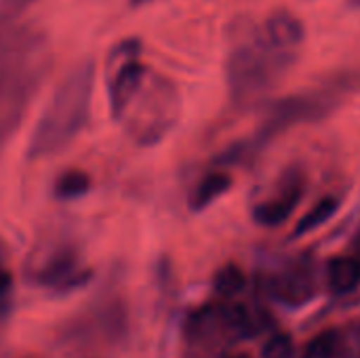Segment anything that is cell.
Masks as SVG:
<instances>
[{"instance_id": "obj_18", "label": "cell", "mask_w": 360, "mask_h": 358, "mask_svg": "<svg viewBox=\"0 0 360 358\" xmlns=\"http://www.w3.org/2000/svg\"><path fill=\"white\" fill-rule=\"evenodd\" d=\"M295 357V344L289 333L276 331L268 338V342L262 348V358H293Z\"/></svg>"}, {"instance_id": "obj_1", "label": "cell", "mask_w": 360, "mask_h": 358, "mask_svg": "<svg viewBox=\"0 0 360 358\" xmlns=\"http://www.w3.org/2000/svg\"><path fill=\"white\" fill-rule=\"evenodd\" d=\"M49 63L51 49L40 30L13 23L0 36V143L21 122Z\"/></svg>"}, {"instance_id": "obj_2", "label": "cell", "mask_w": 360, "mask_h": 358, "mask_svg": "<svg viewBox=\"0 0 360 358\" xmlns=\"http://www.w3.org/2000/svg\"><path fill=\"white\" fill-rule=\"evenodd\" d=\"M95 91V63L80 61L55 89L27 143L34 160L61 154L86 127Z\"/></svg>"}, {"instance_id": "obj_17", "label": "cell", "mask_w": 360, "mask_h": 358, "mask_svg": "<svg viewBox=\"0 0 360 358\" xmlns=\"http://www.w3.org/2000/svg\"><path fill=\"white\" fill-rule=\"evenodd\" d=\"M99 314H101V327H103V331L108 335H112L114 340H118L120 335L127 333V321H129V317H127V308H124V304L120 300H114V302L105 304L99 310Z\"/></svg>"}, {"instance_id": "obj_6", "label": "cell", "mask_w": 360, "mask_h": 358, "mask_svg": "<svg viewBox=\"0 0 360 358\" xmlns=\"http://www.w3.org/2000/svg\"><path fill=\"white\" fill-rule=\"evenodd\" d=\"M143 44L139 38L131 36L114 44L105 59V87L110 99V112L114 120H120L127 106L135 97L137 89L146 80L150 68L141 59Z\"/></svg>"}, {"instance_id": "obj_24", "label": "cell", "mask_w": 360, "mask_h": 358, "mask_svg": "<svg viewBox=\"0 0 360 358\" xmlns=\"http://www.w3.org/2000/svg\"><path fill=\"white\" fill-rule=\"evenodd\" d=\"M350 4H352V6H356V8H360V0H350Z\"/></svg>"}, {"instance_id": "obj_11", "label": "cell", "mask_w": 360, "mask_h": 358, "mask_svg": "<svg viewBox=\"0 0 360 358\" xmlns=\"http://www.w3.org/2000/svg\"><path fill=\"white\" fill-rule=\"evenodd\" d=\"M230 188H232V175L228 171H224V169L211 171L192 188V192L188 196V207L194 213H200L207 207H211L217 198H221Z\"/></svg>"}, {"instance_id": "obj_20", "label": "cell", "mask_w": 360, "mask_h": 358, "mask_svg": "<svg viewBox=\"0 0 360 358\" xmlns=\"http://www.w3.org/2000/svg\"><path fill=\"white\" fill-rule=\"evenodd\" d=\"M13 287H15L13 272L0 264V295H13Z\"/></svg>"}, {"instance_id": "obj_8", "label": "cell", "mask_w": 360, "mask_h": 358, "mask_svg": "<svg viewBox=\"0 0 360 358\" xmlns=\"http://www.w3.org/2000/svg\"><path fill=\"white\" fill-rule=\"evenodd\" d=\"M278 188L281 190L274 196L266 198L253 209V219L264 228H276L293 215V211L304 198V175L300 171H289L281 179Z\"/></svg>"}, {"instance_id": "obj_22", "label": "cell", "mask_w": 360, "mask_h": 358, "mask_svg": "<svg viewBox=\"0 0 360 358\" xmlns=\"http://www.w3.org/2000/svg\"><path fill=\"white\" fill-rule=\"evenodd\" d=\"M6 257H8V247H6V243L0 238V264H4Z\"/></svg>"}, {"instance_id": "obj_23", "label": "cell", "mask_w": 360, "mask_h": 358, "mask_svg": "<svg viewBox=\"0 0 360 358\" xmlns=\"http://www.w3.org/2000/svg\"><path fill=\"white\" fill-rule=\"evenodd\" d=\"M148 2H152V0H131L133 6H141V4H148Z\"/></svg>"}, {"instance_id": "obj_13", "label": "cell", "mask_w": 360, "mask_h": 358, "mask_svg": "<svg viewBox=\"0 0 360 358\" xmlns=\"http://www.w3.org/2000/svg\"><path fill=\"white\" fill-rule=\"evenodd\" d=\"M350 342L340 329H325L314 335L306 348L302 350V358H348Z\"/></svg>"}, {"instance_id": "obj_16", "label": "cell", "mask_w": 360, "mask_h": 358, "mask_svg": "<svg viewBox=\"0 0 360 358\" xmlns=\"http://www.w3.org/2000/svg\"><path fill=\"white\" fill-rule=\"evenodd\" d=\"M245 285L247 276L238 264H226L213 276V291L221 300H234L238 293H243Z\"/></svg>"}, {"instance_id": "obj_14", "label": "cell", "mask_w": 360, "mask_h": 358, "mask_svg": "<svg viewBox=\"0 0 360 358\" xmlns=\"http://www.w3.org/2000/svg\"><path fill=\"white\" fill-rule=\"evenodd\" d=\"M91 188H93V179H91V175L86 171H82V169H65L53 181V196L57 200L70 203V200H76V198L89 194Z\"/></svg>"}, {"instance_id": "obj_5", "label": "cell", "mask_w": 360, "mask_h": 358, "mask_svg": "<svg viewBox=\"0 0 360 358\" xmlns=\"http://www.w3.org/2000/svg\"><path fill=\"white\" fill-rule=\"evenodd\" d=\"M25 274L32 285L49 289L55 295L74 293L93 279V270L84 268L80 251L72 243H53L32 253Z\"/></svg>"}, {"instance_id": "obj_3", "label": "cell", "mask_w": 360, "mask_h": 358, "mask_svg": "<svg viewBox=\"0 0 360 358\" xmlns=\"http://www.w3.org/2000/svg\"><path fill=\"white\" fill-rule=\"evenodd\" d=\"M293 61L295 55L274 49L264 38L259 25L243 23L232 32V44L226 59V78L232 103H255L272 89Z\"/></svg>"}, {"instance_id": "obj_9", "label": "cell", "mask_w": 360, "mask_h": 358, "mask_svg": "<svg viewBox=\"0 0 360 358\" xmlns=\"http://www.w3.org/2000/svg\"><path fill=\"white\" fill-rule=\"evenodd\" d=\"M268 291L281 304L289 308H300L316 295V274L310 262H293L272 281H268Z\"/></svg>"}, {"instance_id": "obj_4", "label": "cell", "mask_w": 360, "mask_h": 358, "mask_svg": "<svg viewBox=\"0 0 360 358\" xmlns=\"http://www.w3.org/2000/svg\"><path fill=\"white\" fill-rule=\"evenodd\" d=\"M179 114L181 97L175 82L150 68L146 80L137 89L118 122L124 124L129 137L137 146L152 148L173 131Z\"/></svg>"}, {"instance_id": "obj_19", "label": "cell", "mask_w": 360, "mask_h": 358, "mask_svg": "<svg viewBox=\"0 0 360 358\" xmlns=\"http://www.w3.org/2000/svg\"><path fill=\"white\" fill-rule=\"evenodd\" d=\"M34 0H0V13L11 17V19H19L21 13L32 4Z\"/></svg>"}, {"instance_id": "obj_15", "label": "cell", "mask_w": 360, "mask_h": 358, "mask_svg": "<svg viewBox=\"0 0 360 358\" xmlns=\"http://www.w3.org/2000/svg\"><path fill=\"white\" fill-rule=\"evenodd\" d=\"M342 207V198L340 196H325L321 198L297 224H295V230H293V238H302L314 230H319L321 226H325Z\"/></svg>"}, {"instance_id": "obj_12", "label": "cell", "mask_w": 360, "mask_h": 358, "mask_svg": "<svg viewBox=\"0 0 360 358\" xmlns=\"http://www.w3.org/2000/svg\"><path fill=\"white\" fill-rule=\"evenodd\" d=\"M327 285L333 295H348L360 287V257L338 255L327 264Z\"/></svg>"}, {"instance_id": "obj_10", "label": "cell", "mask_w": 360, "mask_h": 358, "mask_svg": "<svg viewBox=\"0 0 360 358\" xmlns=\"http://www.w3.org/2000/svg\"><path fill=\"white\" fill-rule=\"evenodd\" d=\"M264 38L278 51L295 55L306 38V27L297 15L287 8L272 11L259 25Z\"/></svg>"}, {"instance_id": "obj_21", "label": "cell", "mask_w": 360, "mask_h": 358, "mask_svg": "<svg viewBox=\"0 0 360 358\" xmlns=\"http://www.w3.org/2000/svg\"><path fill=\"white\" fill-rule=\"evenodd\" d=\"M13 295H0V329L8 323L11 314H13Z\"/></svg>"}, {"instance_id": "obj_7", "label": "cell", "mask_w": 360, "mask_h": 358, "mask_svg": "<svg viewBox=\"0 0 360 358\" xmlns=\"http://www.w3.org/2000/svg\"><path fill=\"white\" fill-rule=\"evenodd\" d=\"M329 106H327V99H321V97H314V95H291V97H285L281 101H276L262 127L255 131V135L249 139L257 150H262L268 141H272L276 135H281L283 131L300 124V122H310V120H319L327 114Z\"/></svg>"}]
</instances>
